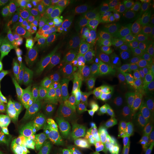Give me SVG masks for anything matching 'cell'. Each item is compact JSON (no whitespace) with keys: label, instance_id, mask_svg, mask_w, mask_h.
<instances>
[{"label":"cell","instance_id":"6","mask_svg":"<svg viewBox=\"0 0 154 154\" xmlns=\"http://www.w3.org/2000/svg\"><path fill=\"white\" fill-rule=\"evenodd\" d=\"M122 109L118 105L110 106L102 117L99 126L92 135V140H99L119 126Z\"/></svg>","mask_w":154,"mask_h":154},{"label":"cell","instance_id":"51","mask_svg":"<svg viewBox=\"0 0 154 154\" xmlns=\"http://www.w3.org/2000/svg\"><path fill=\"white\" fill-rule=\"evenodd\" d=\"M62 57H63V55L60 48L57 51L54 52L50 57V58L54 62H55L56 63H57L59 61H60Z\"/></svg>","mask_w":154,"mask_h":154},{"label":"cell","instance_id":"38","mask_svg":"<svg viewBox=\"0 0 154 154\" xmlns=\"http://www.w3.org/2000/svg\"><path fill=\"white\" fill-rule=\"evenodd\" d=\"M25 67L27 72L29 81H33L36 79L42 74L41 72H39L38 70L28 63H25Z\"/></svg>","mask_w":154,"mask_h":154},{"label":"cell","instance_id":"36","mask_svg":"<svg viewBox=\"0 0 154 154\" xmlns=\"http://www.w3.org/2000/svg\"><path fill=\"white\" fill-rule=\"evenodd\" d=\"M18 146L19 143L17 141L5 140L0 145V154H8Z\"/></svg>","mask_w":154,"mask_h":154},{"label":"cell","instance_id":"7","mask_svg":"<svg viewBox=\"0 0 154 154\" xmlns=\"http://www.w3.org/2000/svg\"><path fill=\"white\" fill-rule=\"evenodd\" d=\"M154 110L152 99H140L130 111L124 123L127 128L140 126L151 116Z\"/></svg>","mask_w":154,"mask_h":154},{"label":"cell","instance_id":"4","mask_svg":"<svg viewBox=\"0 0 154 154\" xmlns=\"http://www.w3.org/2000/svg\"><path fill=\"white\" fill-rule=\"evenodd\" d=\"M119 143L126 154H147V134L141 125L127 128L120 137Z\"/></svg>","mask_w":154,"mask_h":154},{"label":"cell","instance_id":"15","mask_svg":"<svg viewBox=\"0 0 154 154\" xmlns=\"http://www.w3.org/2000/svg\"><path fill=\"white\" fill-rule=\"evenodd\" d=\"M94 77L86 75H82L76 77L74 81L75 83L72 91L79 96H86L91 94V88Z\"/></svg>","mask_w":154,"mask_h":154},{"label":"cell","instance_id":"22","mask_svg":"<svg viewBox=\"0 0 154 154\" xmlns=\"http://www.w3.org/2000/svg\"><path fill=\"white\" fill-rule=\"evenodd\" d=\"M15 58L16 61L14 63V75L17 81L25 88L29 83L27 72L25 65L23 64L22 57L19 55Z\"/></svg>","mask_w":154,"mask_h":154},{"label":"cell","instance_id":"42","mask_svg":"<svg viewBox=\"0 0 154 154\" xmlns=\"http://www.w3.org/2000/svg\"><path fill=\"white\" fill-rule=\"evenodd\" d=\"M93 48L95 49L97 51H98L100 54H103L106 53L109 50L108 46L105 42V40L97 39L94 45Z\"/></svg>","mask_w":154,"mask_h":154},{"label":"cell","instance_id":"57","mask_svg":"<svg viewBox=\"0 0 154 154\" xmlns=\"http://www.w3.org/2000/svg\"><path fill=\"white\" fill-rule=\"evenodd\" d=\"M152 116H153V118H154V111H153V112H152Z\"/></svg>","mask_w":154,"mask_h":154},{"label":"cell","instance_id":"13","mask_svg":"<svg viewBox=\"0 0 154 154\" xmlns=\"http://www.w3.org/2000/svg\"><path fill=\"white\" fill-rule=\"evenodd\" d=\"M116 72V68L111 65L99 70L94 77L91 93H98L105 87L112 80Z\"/></svg>","mask_w":154,"mask_h":154},{"label":"cell","instance_id":"25","mask_svg":"<svg viewBox=\"0 0 154 154\" xmlns=\"http://www.w3.org/2000/svg\"><path fill=\"white\" fill-rule=\"evenodd\" d=\"M73 15L75 18L82 32L85 33L92 19L83 4L77 8Z\"/></svg>","mask_w":154,"mask_h":154},{"label":"cell","instance_id":"55","mask_svg":"<svg viewBox=\"0 0 154 154\" xmlns=\"http://www.w3.org/2000/svg\"><path fill=\"white\" fill-rule=\"evenodd\" d=\"M147 154H154V143L148 146Z\"/></svg>","mask_w":154,"mask_h":154},{"label":"cell","instance_id":"2","mask_svg":"<svg viewBox=\"0 0 154 154\" xmlns=\"http://www.w3.org/2000/svg\"><path fill=\"white\" fill-rule=\"evenodd\" d=\"M77 104V95L72 91L56 100L50 116V122L55 132L62 134L72 125L75 116Z\"/></svg>","mask_w":154,"mask_h":154},{"label":"cell","instance_id":"11","mask_svg":"<svg viewBox=\"0 0 154 154\" xmlns=\"http://www.w3.org/2000/svg\"><path fill=\"white\" fill-rule=\"evenodd\" d=\"M18 26L17 32L21 34L34 20L35 13L30 1H21L17 8Z\"/></svg>","mask_w":154,"mask_h":154},{"label":"cell","instance_id":"8","mask_svg":"<svg viewBox=\"0 0 154 154\" xmlns=\"http://www.w3.org/2000/svg\"><path fill=\"white\" fill-rule=\"evenodd\" d=\"M33 22L37 31L47 38H53L61 30L60 20L55 18L51 14H38L34 17Z\"/></svg>","mask_w":154,"mask_h":154},{"label":"cell","instance_id":"18","mask_svg":"<svg viewBox=\"0 0 154 154\" xmlns=\"http://www.w3.org/2000/svg\"><path fill=\"white\" fill-rule=\"evenodd\" d=\"M110 13L101 11L95 16L94 17L90 22L85 33L91 34L97 38L99 31L104 25L105 22L109 17Z\"/></svg>","mask_w":154,"mask_h":154},{"label":"cell","instance_id":"14","mask_svg":"<svg viewBox=\"0 0 154 154\" xmlns=\"http://www.w3.org/2000/svg\"><path fill=\"white\" fill-rule=\"evenodd\" d=\"M25 137L30 154H37L39 140V131L34 121L30 118H26Z\"/></svg>","mask_w":154,"mask_h":154},{"label":"cell","instance_id":"3","mask_svg":"<svg viewBox=\"0 0 154 154\" xmlns=\"http://www.w3.org/2000/svg\"><path fill=\"white\" fill-rule=\"evenodd\" d=\"M29 98L25 88L17 81L14 74L9 75L0 93L1 111L0 121L3 122L11 112L16 109L22 99Z\"/></svg>","mask_w":154,"mask_h":154},{"label":"cell","instance_id":"47","mask_svg":"<svg viewBox=\"0 0 154 154\" xmlns=\"http://www.w3.org/2000/svg\"><path fill=\"white\" fill-rule=\"evenodd\" d=\"M60 49L61 50V52L62 53L63 57L64 58H65L66 60L69 61L70 63H72L74 61V54L71 52L70 51H69V50L67 49L65 47L62 46L60 47Z\"/></svg>","mask_w":154,"mask_h":154},{"label":"cell","instance_id":"33","mask_svg":"<svg viewBox=\"0 0 154 154\" xmlns=\"http://www.w3.org/2000/svg\"><path fill=\"white\" fill-rule=\"evenodd\" d=\"M81 34L82 31H80L72 34V37L67 42L66 44L63 46L74 54L77 51V44Z\"/></svg>","mask_w":154,"mask_h":154},{"label":"cell","instance_id":"24","mask_svg":"<svg viewBox=\"0 0 154 154\" xmlns=\"http://www.w3.org/2000/svg\"><path fill=\"white\" fill-rule=\"evenodd\" d=\"M18 26L17 9L9 13L4 20L2 28L6 34H13L17 31Z\"/></svg>","mask_w":154,"mask_h":154},{"label":"cell","instance_id":"49","mask_svg":"<svg viewBox=\"0 0 154 154\" xmlns=\"http://www.w3.org/2000/svg\"><path fill=\"white\" fill-rule=\"evenodd\" d=\"M48 39V38H47L43 34H42L41 33H40L38 32L36 40H35L36 41L35 45L37 46H38V48L42 47L46 43Z\"/></svg>","mask_w":154,"mask_h":154},{"label":"cell","instance_id":"43","mask_svg":"<svg viewBox=\"0 0 154 154\" xmlns=\"http://www.w3.org/2000/svg\"><path fill=\"white\" fill-rule=\"evenodd\" d=\"M61 4H60L56 6L51 13V15L53 16L59 20H61L65 15V11Z\"/></svg>","mask_w":154,"mask_h":154},{"label":"cell","instance_id":"46","mask_svg":"<svg viewBox=\"0 0 154 154\" xmlns=\"http://www.w3.org/2000/svg\"><path fill=\"white\" fill-rule=\"evenodd\" d=\"M100 58L106 66L110 65L112 63H114V55L111 54L107 51L103 54H101L100 56Z\"/></svg>","mask_w":154,"mask_h":154},{"label":"cell","instance_id":"56","mask_svg":"<svg viewBox=\"0 0 154 154\" xmlns=\"http://www.w3.org/2000/svg\"><path fill=\"white\" fill-rule=\"evenodd\" d=\"M150 56L151 58L154 62V43L152 45L151 48V51H150Z\"/></svg>","mask_w":154,"mask_h":154},{"label":"cell","instance_id":"9","mask_svg":"<svg viewBox=\"0 0 154 154\" xmlns=\"http://www.w3.org/2000/svg\"><path fill=\"white\" fill-rule=\"evenodd\" d=\"M136 98L146 99L154 96V67L143 72L134 88Z\"/></svg>","mask_w":154,"mask_h":154},{"label":"cell","instance_id":"12","mask_svg":"<svg viewBox=\"0 0 154 154\" xmlns=\"http://www.w3.org/2000/svg\"><path fill=\"white\" fill-rule=\"evenodd\" d=\"M147 33L140 32L134 34L125 45L123 53L127 58H135L143 49L147 39Z\"/></svg>","mask_w":154,"mask_h":154},{"label":"cell","instance_id":"58","mask_svg":"<svg viewBox=\"0 0 154 154\" xmlns=\"http://www.w3.org/2000/svg\"></svg>","mask_w":154,"mask_h":154},{"label":"cell","instance_id":"16","mask_svg":"<svg viewBox=\"0 0 154 154\" xmlns=\"http://www.w3.org/2000/svg\"><path fill=\"white\" fill-rule=\"evenodd\" d=\"M37 32V29L34 25H32L28 28V30L26 31L22 39L19 41L14 48L13 55L15 58L20 55L19 53L22 50L28 48L35 41Z\"/></svg>","mask_w":154,"mask_h":154},{"label":"cell","instance_id":"45","mask_svg":"<svg viewBox=\"0 0 154 154\" xmlns=\"http://www.w3.org/2000/svg\"><path fill=\"white\" fill-rule=\"evenodd\" d=\"M114 63L118 65V66H123L127 63V58L123 52L116 54L114 55Z\"/></svg>","mask_w":154,"mask_h":154},{"label":"cell","instance_id":"52","mask_svg":"<svg viewBox=\"0 0 154 154\" xmlns=\"http://www.w3.org/2000/svg\"><path fill=\"white\" fill-rule=\"evenodd\" d=\"M8 77L9 75H8L6 73H2L0 74V91L4 88Z\"/></svg>","mask_w":154,"mask_h":154},{"label":"cell","instance_id":"20","mask_svg":"<svg viewBox=\"0 0 154 154\" xmlns=\"http://www.w3.org/2000/svg\"><path fill=\"white\" fill-rule=\"evenodd\" d=\"M69 86L68 82L65 77H54L52 80L51 93L55 99L63 98L66 95Z\"/></svg>","mask_w":154,"mask_h":154},{"label":"cell","instance_id":"44","mask_svg":"<svg viewBox=\"0 0 154 154\" xmlns=\"http://www.w3.org/2000/svg\"><path fill=\"white\" fill-rule=\"evenodd\" d=\"M141 126L144 128L146 134H154V119L152 115L146 121L144 122Z\"/></svg>","mask_w":154,"mask_h":154},{"label":"cell","instance_id":"28","mask_svg":"<svg viewBox=\"0 0 154 154\" xmlns=\"http://www.w3.org/2000/svg\"><path fill=\"white\" fill-rule=\"evenodd\" d=\"M49 132V130L45 126L39 128V140L37 154H47Z\"/></svg>","mask_w":154,"mask_h":154},{"label":"cell","instance_id":"37","mask_svg":"<svg viewBox=\"0 0 154 154\" xmlns=\"http://www.w3.org/2000/svg\"><path fill=\"white\" fill-rule=\"evenodd\" d=\"M18 2L17 0H0V15L11 11Z\"/></svg>","mask_w":154,"mask_h":154},{"label":"cell","instance_id":"23","mask_svg":"<svg viewBox=\"0 0 154 154\" xmlns=\"http://www.w3.org/2000/svg\"><path fill=\"white\" fill-rule=\"evenodd\" d=\"M66 149L65 142L49 132L46 154H66Z\"/></svg>","mask_w":154,"mask_h":154},{"label":"cell","instance_id":"21","mask_svg":"<svg viewBox=\"0 0 154 154\" xmlns=\"http://www.w3.org/2000/svg\"><path fill=\"white\" fill-rule=\"evenodd\" d=\"M140 2L136 0H119L111 12H116L125 16H130L133 11H136Z\"/></svg>","mask_w":154,"mask_h":154},{"label":"cell","instance_id":"39","mask_svg":"<svg viewBox=\"0 0 154 154\" xmlns=\"http://www.w3.org/2000/svg\"><path fill=\"white\" fill-rule=\"evenodd\" d=\"M100 54H101L98 51H97L94 48H92L85 54V55L83 57V58L88 63L92 62L98 60L100 57Z\"/></svg>","mask_w":154,"mask_h":154},{"label":"cell","instance_id":"10","mask_svg":"<svg viewBox=\"0 0 154 154\" xmlns=\"http://www.w3.org/2000/svg\"><path fill=\"white\" fill-rule=\"evenodd\" d=\"M129 17L128 16L116 12H110L109 17L98 34V39L105 40L110 35L119 33Z\"/></svg>","mask_w":154,"mask_h":154},{"label":"cell","instance_id":"32","mask_svg":"<svg viewBox=\"0 0 154 154\" xmlns=\"http://www.w3.org/2000/svg\"><path fill=\"white\" fill-rule=\"evenodd\" d=\"M72 34L67 32L61 28V30L56 34L53 39L55 44L60 48L66 44L67 42L72 37Z\"/></svg>","mask_w":154,"mask_h":154},{"label":"cell","instance_id":"31","mask_svg":"<svg viewBox=\"0 0 154 154\" xmlns=\"http://www.w3.org/2000/svg\"><path fill=\"white\" fill-rule=\"evenodd\" d=\"M84 1L79 0H65L62 1L61 4L68 15H73L77 8L82 5Z\"/></svg>","mask_w":154,"mask_h":154},{"label":"cell","instance_id":"26","mask_svg":"<svg viewBox=\"0 0 154 154\" xmlns=\"http://www.w3.org/2000/svg\"><path fill=\"white\" fill-rule=\"evenodd\" d=\"M46 80L45 75L41 74L36 79L33 81H29L27 86L25 88V91L29 95V98L35 95L45 88L46 83Z\"/></svg>","mask_w":154,"mask_h":154},{"label":"cell","instance_id":"17","mask_svg":"<svg viewBox=\"0 0 154 154\" xmlns=\"http://www.w3.org/2000/svg\"><path fill=\"white\" fill-rule=\"evenodd\" d=\"M36 15H50L54 8L58 4H60L62 1L57 0H35L30 1Z\"/></svg>","mask_w":154,"mask_h":154},{"label":"cell","instance_id":"41","mask_svg":"<svg viewBox=\"0 0 154 154\" xmlns=\"http://www.w3.org/2000/svg\"><path fill=\"white\" fill-rule=\"evenodd\" d=\"M97 154H121V149L118 146L112 144L101 149Z\"/></svg>","mask_w":154,"mask_h":154},{"label":"cell","instance_id":"27","mask_svg":"<svg viewBox=\"0 0 154 154\" xmlns=\"http://www.w3.org/2000/svg\"><path fill=\"white\" fill-rule=\"evenodd\" d=\"M61 28L67 32L73 34L81 31L74 15H67L60 20Z\"/></svg>","mask_w":154,"mask_h":154},{"label":"cell","instance_id":"30","mask_svg":"<svg viewBox=\"0 0 154 154\" xmlns=\"http://www.w3.org/2000/svg\"><path fill=\"white\" fill-rule=\"evenodd\" d=\"M105 41L109 49H115L122 45L126 44V39L123 38L119 33L110 35L105 38Z\"/></svg>","mask_w":154,"mask_h":154},{"label":"cell","instance_id":"48","mask_svg":"<svg viewBox=\"0 0 154 154\" xmlns=\"http://www.w3.org/2000/svg\"><path fill=\"white\" fill-rule=\"evenodd\" d=\"M105 66H105L103 62L100 58V57L96 61H94L92 62H89L88 64V67L96 69L98 71L99 70L102 69V68H103Z\"/></svg>","mask_w":154,"mask_h":154},{"label":"cell","instance_id":"1","mask_svg":"<svg viewBox=\"0 0 154 154\" xmlns=\"http://www.w3.org/2000/svg\"><path fill=\"white\" fill-rule=\"evenodd\" d=\"M118 90H116L105 102L96 109L84 116L77 125L73 133L72 146L74 150L82 148L88 139L95 131L101 121L102 117L106 110L111 106L118 95Z\"/></svg>","mask_w":154,"mask_h":154},{"label":"cell","instance_id":"50","mask_svg":"<svg viewBox=\"0 0 154 154\" xmlns=\"http://www.w3.org/2000/svg\"><path fill=\"white\" fill-rule=\"evenodd\" d=\"M35 118L38 124L39 128H41L42 127L44 126L45 116L44 114L42 113V112L35 113Z\"/></svg>","mask_w":154,"mask_h":154},{"label":"cell","instance_id":"35","mask_svg":"<svg viewBox=\"0 0 154 154\" xmlns=\"http://www.w3.org/2000/svg\"><path fill=\"white\" fill-rule=\"evenodd\" d=\"M33 110L35 113L42 112L45 109V104L44 100L36 95L30 97Z\"/></svg>","mask_w":154,"mask_h":154},{"label":"cell","instance_id":"53","mask_svg":"<svg viewBox=\"0 0 154 154\" xmlns=\"http://www.w3.org/2000/svg\"><path fill=\"white\" fill-rule=\"evenodd\" d=\"M145 25L149 28H154V13L145 21Z\"/></svg>","mask_w":154,"mask_h":154},{"label":"cell","instance_id":"54","mask_svg":"<svg viewBox=\"0 0 154 154\" xmlns=\"http://www.w3.org/2000/svg\"><path fill=\"white\" fill-rule=\"evenodd\" d=\"M5 128L2 122L0 121V143L4 141L5 138Z\"/></svg>","mask_w":154,"mask_h":154},{"label":"cell","instance_id":"19","mask_svg":"<svg viewBox=\"0 0 154 154\" xmlns=\"http://www.w3.org/2000/svg\"><path fill=\"white\" fill-rule=\"evenodd\" d=\"M98 39L87 33H82L78 40L77 45L78 58H82L85 54L93 47Z\"/></svg>","mask_w":154,"mask_h":154},{"label":"cell","instance_id":"40","mask_svg":"<svg viewBox=\"0 0 154 154\" xmlns=\"http://www.w3.org/2000/svg\"><path fill=\"white\" fill-rule=\"evenodd\" d=\"M119 0H103L102 1V11L111 12L114 6Z\"/></svg>","mask_w":154,"mask_h":154},{"label":"cell","instance_id":"29","mask_svg":"<svg viewBox=\"0 0 154 154\" xmlns=\"http://www.w3.org/2000/svg\"><path fill=\"white\" fill-rule=\"evenodd\" d=\"M83 5L88 12L91 19L102 11V1L100 0L84 1Z\"/></svg>","mask_w":154,"mask_h":154},{"label":"cell","instance_id":"5","mask_svg":"<svg viewBox=\"0 0 154 154\" xmlns=\"http://www.w3.org/2000/svg\"><path fill=\"white\" fill-rule=\"evenodd\" d=\"M23 58L26 63L30 64L41 73L44 72L53 78L65 77L63 69L42 53L35 45L28 48Z\"/></svg>","mask_w":154,"mask_h":154},{"label":"cell","instance_id":"34","mask_svg":"<svg viewBox=\"0 0 154 154\" xmlns=\"http://www.w3.org/2000/svg\"><path fill=\"white\" fill-rule=\"evenodd\" d=\"M39 48L45 54L50 57V55L57 51L60 48L55 44L53 39H48L44 46Z\"/></svg>","mask_w":154,"mask_h":154}]
</instances>
